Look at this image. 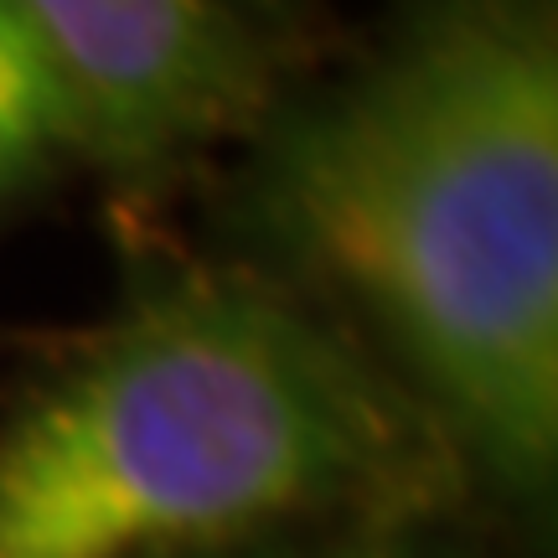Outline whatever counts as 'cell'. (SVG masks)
Wrapping results in <instances>:
<instances>
[{
    "instance_id": "cell-1",
    "label": "cell",
    "mask_w": 558,
    "mask_h": 558,
    "mask_svg": "<svg viewBox=\"0 0 558 558\" xmlns=\"http://www.w3.org/2000/svg\"><path fill=\"white\" fill-rule=\"evenodd\" d=\"M248 218L518 507L558 476V11L414 0L264 124Z\"/></svg>"
},
{
    "instance_id": "cell-2",
    "label": "cell",
    "mask_w": 558,
    "mask_h": 558,
    "mask_svg": "<svg viewBox=\"0 0 558 558\" xmlns=\"http://www.w3.org/2000/svg\"><path fill=\"white\" fill-rule=\"evenodd\" d=\"M393 393L254 275L135 300L0 418V558H228L403 476Z\"/></svg>"
},
{
    "instance_id": "cell-3",
    "label": "cell",
    "mask_w": 558,
    "mask_h": 558,
    "mask_svg": "<svg viewBox=\"0 0 558 558\" xmlns=\"http://www.w3.org/2000/svg\"><path fill=\"white\" fill-rule=\"evenodd\" d=\"M78 109L83 150L160 171L259 130L269 73L218 0H11Z\"/></svg>"
},
{
    "instance_id": "cell-4",
    "label": "cell",
    "mask_w": 558,
    "mask_h": 558,
    "mask_svg": "<svg viewBox=\"0 0 558 558\" xmlns=\"http://www.w3.org/2000/svg\"><path fill=\"white\" fill-rule=\"evenodd\" d=\"M62 156H88L78 109L32 26L0 0V207L26 197Z\"/></svg>"
},
{
    "instance_id": "cell-5",
    "label": "cell",
    "mask_w": 558,
    "mask_h": 558,
    "mask_svg": "<svg viewBox=\"0 0 558 558\" xmlns=\"http://www.w3.org/2000/svg\"><path fill=\"white\" fill-rule=\"evenodd\" d=\"M228 558H290V554H279V548H248V554H228Z\"/></svg>"
}]
</instances>
